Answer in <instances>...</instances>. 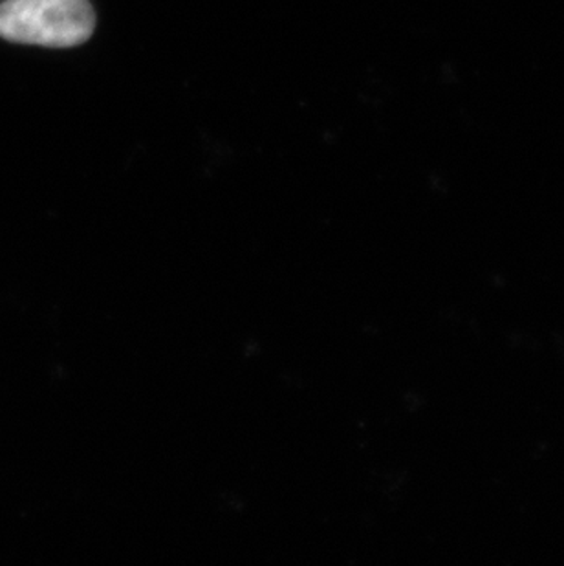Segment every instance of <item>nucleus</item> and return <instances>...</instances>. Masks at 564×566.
<instances>
[{"label": "nucleus", "instance_id": "1", "mask_svg": "<svg viewBox=\"0 0 564 566\" xmlns=\"http://www.w3.org/2000/svg\"><path fill=\"white\" fill-rule=\"evenodd\" d=\"M96 30V11L88 0H4L0 4V38L8 43L46 49H74Z\"/></svg>", "mask_w": 564, "mask_h": 566}]
</instances>
